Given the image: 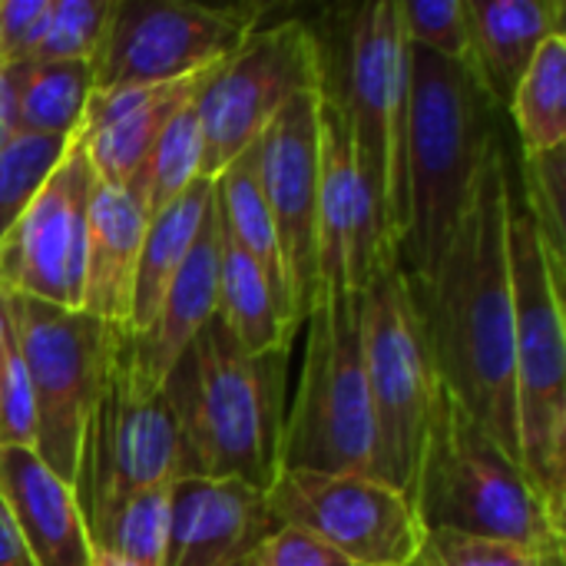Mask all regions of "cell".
<instances>
[{
	"instance_id": "obj_22",
	"label": "cell",
	"mask_w": 566,
	"mask_h": 566,
	"mask_svg": "<svg viewBox=\"0 0 566 566\" xmlns=\"http://www.w3.org/2000/svg\"><path fill=\"white\" fill-rule=\"evenodd\" d=\"M146 212L129 189L93 182L86 212V255H83V302L80 312L126 332L133 279L146 232Z\"/></svg>"
},
{
	"instance_id": "obj_27",
	"label": "cell",
	"mask_w": 566,
	"mask_h": 566,
	"mask_svg": "<svg viewBox=\"0 0 566 566\" xmlns=\"http://www.w3.org/2000/svg\"><path fill=\"white\" fill-rule=\"evenodd\" d=\"M521 153H551L566 146V30L551 33L527 63L507 106Z\"/></svg>"
},
{
	"instance_id": "obj_36",
	"label": "cell",
	"mask_w": 566,
	"mask_h": 566,
	"mask_svg": "<svg viewBox=\"0 0 566 566\" xmlns=\"http://www.w3.org/2000/svg\"><path fill=\"white\" fill-rule=\"evenodd\" d=\"M50 0H0V66L33 60L46 27Z\"/></svg>"
},
{
	"instance_id": "obj_5",
	"label": "cell",
	"mask_w": 566,
	"mask_h": 566,
	"mask_svg": "<svg viewBox=\"0 0 566 566\" xmlns=\"http://www.w3.org/2000/svg\"><path fill=\"white\" fill-rule=\"evenodd\" d=\"M514 282V401L521 468L566 527V265L541 242L514 192L511 209Z\"/></svg>"
},
{
	"instance_id": "obj_8",
	"label": "cell",
	"mask_w": 566,
	"mask_h": 566,
	"mask_svg": "<svg viewBox=\"0 0 566 566\" xmlns=\"http://www.w3.org/2000/svg\"><path fill=\"white\" fill-rule=\"evenodd\" d=\"M358 308L365 381L375 421V481L415 497L441 381L434 375L405 272H381L358 295Z\"/></svg>"
},
{
	"instance_id": "obj_24",
	"label": "cell",
	"mask_w": 566,
	"mask_h": 566,
	"mask_svg": "<svg viewBox=\"0 0 566 566\" xmlns=\"http://www.w3.org/2000/svg\"><path fill=\"white\" fill-rule=\"evenodd\" d=\"M212 209V179H196L176 202L156 212L146 222L143 249L133 279V302H129V328L126 335H139L156 318L176 272L182 269L192 242L202 232V222Z\"/></svg>"
},
{
	"instance_id": "obj_34",
	"label": "cell",
	"mask_w": 566,
	"mask_h": 566,
	"mask_svg": "<svg viewBox=\"0 0 566 566\" xmlns=\"http://www.w3.org/2000/svg\"><path fill=\"white\" fill-rule=\"evenodd\" d=\"M0 448H36L33 388L13 325L0 305Z\"/></svg>"
},
{
	"instance_id": "obj_18",
	"label": "cell",
	"mask_w": 566,
	"mask_h": 566,
	"mask_svg": "<svg viewBox=\"0 0 566 566\" xmlns=\"http://www.w3.org/2000/svg\"><path fill=\"white\" fill-rule=\"evenodd\" d=\"M219 70H199L179 80L149 83V86H123V90H103L90 96L86 116L80 126L90 166L96 182L109 189H129L136 172L143 169L149 149L169 126V119L202 93L209 76Z\"/></svg>"
},
{
	"instance_id": "obj_21",
	"label": "cell",
	"mask_w": 566,
	"mask_h": 566,
	"mask_svg": "<svg viewBox=\"0 0 566 566\" xmlns=\"http://www.w3.org/2000/svg\"><path fill=\"white\" fill-rule=\"evenodd\" d=\"M468 60L464 66L488 93L494 109H507L511 96L541 50V43L564 30V0H464Z\"/></svg>"
},
{
	"instance_id": "obj_2",
	"label": "cell",
	"mask_w": 566,
	"mask_h": 566,
	"mask_svg": "<svg viewBox=\"0 0 566 566\" xmlns=\"http://www.w3.org/2000/svg\"><path fill=\"white\" fill-rule=\"evenodd\" d=\"M289 348L245 355L212 318L166 378L179 424V478L242 481L269 491L279 478Z\"/></svg>"
},
{
	"instance_id": "obj_30",
	"label": "cell",
	"mask_w": 566,
	"mask_h": 566,
	"mask_svg": "<svg viewBox=\"0 0 566 566\" xmlns=\"http://www.w3.org/2000/svg\"><path fill=\"white\" fill-rule=\"evenodd\" d=\"M73 136H36L13 133L0 146V239L33 202L40 186L50 179L56 163L63 159Z\"/></svg>"
},
{
	"instance_id": "obj_33",
	"label": "cell",
	"mask_w": 566,
	"mask_h": 566,
	"mask_svg": "<svg viewBox=\"0 0 566 566\" xmlns=\"http://www.w3.org/2000/svg\"><path fill=\"white\" fill-rule=\"evenodd\" d=\"M411 566H566V551H547L514 541L428 531Z\"/></svg>"
},
{
	"instance_id": "obj_38",
	"label": "cell",
	"mask_w": 566,
	"mask_h": 566,
	"mask_svg": "<svg viewBox=\"0 0 566 566\" xmlns=\"http://www.w3.org/2000/svg\"><path fill=\"white\" fill-rule=\"evenodd\" d=\"M0 566H36L3 497H0Z\"/></svg>"
},
{
	"instance_id": "obj_3",
	"label": "cell",
	"mask_w": 566,
	"mask_h": 566,
	"mask_svg": "<svg viewBox=\"0 0 566 566\" xmlns=\"http://www.w3.org/2000/svg\"><path fill=\"white\" fill-rule=\"evenodd\" d=\"M494 103L464 63L411 46V103L405 139V239L398 269L431 275L444 255L488 149L497 143Z\"/></svg>"
},
{
	"instance_id": "obj_35",
	"label": "cell",
	"mask_w": 566,
	"mask_h": 566,
	"mask_svg": "<svg viewBox=\"0 0 566 566\" xmlns=\"http://www.w3.org/2000/svg\"><path fill=\"white\" fill-rule=\"evenodd\" d=\"M408 43L448 63L468 60V17L464 0H398Z\"/></svg>"
},
{
	"instance_id": "obj_26",
	"label": "cell",
	"mask_w": 566,
	"mask_h": 566,
	"mask_svg": "<svg viewBox=\"0 0 566 566\" xmlns=\"http://www.w3.org/2000/svg\"><path fill=\"white\" fill-rule=\"evenodd\" d=\"M93 90V63L86 60L17 66L13 133L76 136Z\"/></svg>"
},
{
	"instance_id": "obj_14",
	"label": "cell",
	"mask_w": 566,
	"mask_h": 566,
	"mask_svg": "<svg viewBox=\"0 0 566 566\" xmlns=\"http://www.w3.org/2000/svg\"><path fill=\"white\" fill-rule=\"evenodd\" d=\"M93 166L76 133L23 216L0 239V295L80 312Z\"/></svg>"
},
{
	"instance_id": "obj_9",
	"label": "cell",
	"mask_w": 566,
	"mask_h": 566,
	"mask_svg": "<svg viewBox=\"0 0 566 566\" xmlns=\"http://www.w3.org/2000/svg\"><path fill=\"white\" fill-rule=\"evenodd\" d=\"M0 305L20 342V355L33 388V454L63 484L76 488L86 424L126 332L86 312L56 308L33 298L0 295Z\"/></svg>"
},
{
	"instance_id": "obj_23",
	"label": "cell",
	"mask_w": 566,
	"mask_h": 566,
	"mask_svg": "<svg viewBox=\"0 0 566 566\" xmlns=\"http://www.w3.org/2000/svg\"><path fill=\"white\" fill-rule=\"evenodd\" d=\"M216 239H219V305H216L219 325L245 355H269L289 348L298 328L282 295L259 269V262L245 255L222 229L219 209H216Z\"/></svg>"
},
{
	"instance_id": "obj_10",
	"label": "cell",
	"mask_w": 566,
	"mask_h": 566,
	"mask_svg": "<svg viewBox=\"0 0 566 566\" xmlns=\"http://www.w3.org/2000/svg\"><path fill=\"white\" fill-rule=\"evenodd\" d=\"M179 424L169 395L136 371L123 335L86 424L73 488L86 531L93 534L129 494L179 481Z\"/></svg>"
},
{
	"instance_id": "obj_17",
	"label": "cell",
	"mask_w": 566,
	"mask_h": 566,
	"mask_svg": "<svg viewBox=\"0 0 566 566\" xmlns=\"http://www.w3.org/2000/svg\"><path fill=\"white\" fill-rule=\"evenodd\" d=\"M279 531L265 491L242 481L179 478L169 491V534L159 566H235Z\"/></svg>"
},
{
	"instance_id": "obj_11",
	"label": "cell",
	"mask_w": 566,
	"mask_h": 566,
	"mask_svg": "<svg viewBox=\"0 0 566 566\" xmlns=\"http://www.w3.org/2000/svg\"><path fill=\"white\" fill-rule=\"evenodd\" d=\"M322 86L318 33L289 20L255 27L209 76L196 96L202 126V179H216L235 163L269 119L298 93Z\"/></svg>"
},
{
	"instance_id": "obj_37",
	"label": "cell",
	"mask_w": 566,
	"mask_h": 566,
	"mask_svg": "<svg viewBox=\"0 0 566 566\" xmlns=\"http://www.w3.org/2000/svg\"><path fill=\"white\" fill-rule=\"evenodd\" d=\"M235 566H358L345 560L342 554L328 551L325 544L312 541L302 531L279 527L272 531L249 557H242Z\"/></svg>"
},
{
	"instance_id": "obj_13",
	"label": "cell",
	"mask_w": 566,
	"mask_h": 566,
	"mask_svg": "<svg viewBox=\"0 0 566 566\" xmlns=\"http://www.w3.org/2000/svg\"><path fill=\"white\" fill-rule=\"evenodd\" d=\"M265 501L279 527L358 566H411L428 537L411 497L375 478L282 471Z\"/></svg>"
},
{
	"instance_id": "obj_7",
	"label": "cell",
	"mask_w": 566,
	"mask_h": 566,
	"mask_svg": "<svg viewBox=\"0 0 566 566\" xmlns=\"http://www.w3.org/2000/svg\"><path fill=\"white\" fill-rule=\"evenodd\" d=\"M282 471L375 478V421L358 298L318 302L305 318L302 381L279 448Z\"/></svg>"
},
{
	"instance_id": "obj_40",
	"label": "cell",
	"mask_w": 566,
	"mask_h": 566,
	"mask_svg": "<svg viewBox=\"0 0 566 566\" xmlns=\"http://www.w3.org/2000/svg\"><path fill=\"white\" fill-rule=\"evenodd\" d=\"M90 566H136V564H129V560H119V557H113V554H103V551H93Z\"/></svg>"
},
{
	"instance_id": "obj_19",
	"label": "cell",
	"mask_w": 566,
	"mask_h": 566,
	"mask_svg": "<svg viewBox=\"0 0 566 566\" xmlns=\"http://www.w3.org/2000/svg\"><path fill=\"white\" fill-rule=\"evenodd\" d=\"M0 497L36 566H90L93 544L76 501L33 451L0 448Z\"/></svg>"
},
{
	"instance_id": "obj_4",
	"label": "cell",
	"mask_w": 566,
	"mask_h": 566,
	"mask_svg": "<svg viewBox=\"0 0 566 566\" xmlns=\"http://www.w3.org/2000/svg\"><path fill=\"white\" fill-rule=\"evenodd\" d=\"M322 93L335 103L355 166L398 255L405 239V139L411 103V43L398 0L348 10L335 43H322Z\"/></svg>"
},
{
	"instance_id": "obj_25",
	"label": "cell",
	"mask_w": 566,
	"mask_h": 566,
	"mask_svg": "<svg viewBox=\"0 0 566 566\" xmlns=\"http://www.w3.org/2000/svg\"><path fill=\"white\" fill-rule=\"evenodd\" d=\"M216 209L222 219V229L229 232V239L259 262V269L269 275V282L275 285V292L282 295L292 322V295H289V279H285V262H282V245H279V232L269 212V202L262 196L259 186V169H255V149L249 146L235 163H229L216 179ZM298 328V322H295Z\"/></svg>"
},
{
	"instance_id": "obj_15",
	"label": "cell",
	"mask_w": 566,
	"mask_h": 566,
	"mask_svg": "<svg viewBox=\"0 0 566 566\" xmlns=\"http://www.w3.org/2000/svg\"><path fill=\"white\" fill-rule=\"evenodd\" d=\"M398 269L375 199L355 166L352 143L335 103L322 93L318 109V216L315 282L318 302L358 298L381 272Z\"/></svg>"
},
{
	"instance_id": "obj_28",
	"label": "cell",
	"mask_w": 566,
	"mask_h": 566,
	"mask_svg": "<svg viewBox=\"0 0 566 566\" xmlns=\"http://www.w3.org/2000/svg\"><path fill=\"white\" fill-rule=\"evenodd\" d=\"M196 179H202V126L192 96L149 149L143 169L129 182V192L146 212V219H153L169 202H176Z\"/></svg>"
},
{
	"instance_id": "obj_6",
	"label": "cell",
	"mask_w": 566,
	"mask_h": 566,
	"mask_svg": "<svg viewBox=\"0 0 566 566\" xmlns=\"http://www.w3.org/2000/svg\"><path fill=\"white\" fill-rule=\"evenodd\" d=\"M411 501L424 531L566 551V527L551 517L521 461H514L444 388H438Z\"/></svg>"
},
{
	"instance_id": "obj_29",
	"label": "cell",
	"mask_w": 566,
	"mask_h": 566,
	"mask_svg": "<svg viewBox=\"0 0 566 566\" xmlns=\"http://www.w3.org/2000/svg\"><path fill=\"white\" fill-rule=\"evenodd\" d=\"M169 491L172 484H156L119 501L90 534L93 551L113 554L136 566L163 564L169 534Z\"/></svg>"
},
{
	"instance_id": "obj_32",
	"label": "cell",
	"mask_w": 566,
	"mask_h": 566,
	"mask_svg": "<svg viewBox=\"0 0 566 566\" xmlns=\"http://www.w3.org/2000/svg\"><path fill=\"white\" fill-rule=\"evenodd\" d=\"M113 13V0H50L46 27L30 63H66L99 53Z\"/></svg>"
},
{
	"instance_id": "obj_16",
	"label": "cell",
	"mask_w": 566,
	"mask_h": 566,
	"mask_svg": "<svg viewBox=\"0 0 566 566\" xmlns=\"http://www.w3.org/2000/svg\"><path fill=\"white\" fill-rule=\"evenodd\" d=\"M318 109L322 86L292 96L255 139L259 186L269 202L292 312L302 328L318 298L315 282V216H318Z\"/></svg>"
},
{
	"instance_id": "obj_39",
	"label": "cell",
	"mask_w": 566,
	"mask_h": 566,
	"mask_svg": "<svg viewBox=\"0 0 566 566\" xmlns=\"http://www.w3.org/2000/svg\"><path fill=\"white\" fill-rule=\"evenodd\" d=\"M13 99H17V66H0V146L13 136Z\"/></svg>"
},
{
	"instance_id": "obj_1",
	"label": "cell",
	"mask_w": 566,
	"mask_h": 566,
	"mask_svg": "<svg viewBox=\"0 0 566 566\" xmlns=\"http://www.w3.org/2000/svg\"><path fill=\"white\" fill-rule=\"evenodd\" d=\"M511 163L501 139L488 149L471 202L424 279H408L434 375L461 408L514 458V282Z\"/></svg>"
},
{
	"instance_id": "obj_20",
	"label": "cell",
	"mask_w": 566,
	"mask_h": 566,
	"mask_svg": "<svg viewBox=\"0 0 566 566\" xmlns=\"http://www.w3.org/2000/svg\"><path fill=\"white\" fill-rule=\"evenodd\" d=\"M219 305V239H216V189H212V209L202 222L199 239L192 242L182 269L176 272L156 318L146 332L126 335V352L136 365V371L163 388L179 358L189 352L192 338L216 318Z\"/></svg>"
},
{
	"instance_id": "obj_31",
	"label": "cell",
	"mask_w": 566,
	"mask_h": 566,
	"mask_svg": "<svg viewBox=\"0 0 566 566\" xmlns=\"http://www.w3.org/2000/svg\"><path fill=\"white\" fill-rule=\"evenodd\" d=\"M521 182L517 196L527 216L537 226L544 249L566 265V146L551 153H521Z\"/></svg>"
},
{
	"instance_id": "obj_12",
	"label": "cell",
	"mask_w": 566,
	"mask_h": 566,
	"mask_svg": "<svg viewBox=\"0 0 566 566\" xmlns=\"http://www.w3.org/2000/svg\"><path fill=\"white\" fill-rule=\"evenodd\" d=\"M265 7H209L186 0H113L109 27L93 56L96 93L179 80L222 63Z\"/></svg>"
}]
</instances>
